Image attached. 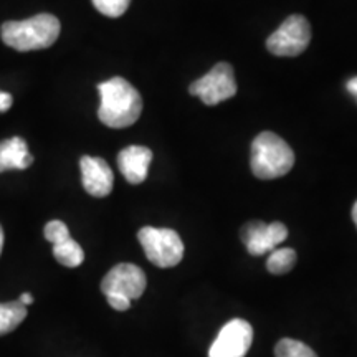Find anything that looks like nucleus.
I'll use <instances>...</instances> for the list:
<instances>
[{
  "instance_id": "f257e3e1",
  "label": "nucleus",
  "mask_w": 357,
  "mask_h": 357,
  "mask_svg": "<svg viewBox=\"0 0 357 357\" xmlns=\"http://www.w3.org/2000/svg\"><path fill=\"white\" fill-rule=\"evenodd\" d=\"M101 105L98 118L105 126L123 129L132 126L142 113V98L128 79L114 77L98 84Z\"/></svg>"
},
{
  "instance_id": "f03ea898",
  "label": "nucleus",
  "mask_w": 357,
  "mask_h": 357,
  "mask_svg": "<svg viewBox=\"0 0 357 357\" xmlns=\"http://www.w3.org/2000/svg\"><path fill=\"white\" fill-rule=\"evenodd\" d=\"M61 25L52 13H38L26 20L6 22L0 29L7 47L17 52L45 50L58 40Z\"/></svg>"
},
{
  "instance_id": "7ed1b4c3",
  "label": "nucleus",
  "mask_w": 357,
  "mask_h": 357,
  "mask_svg": "<svg viewBox=\"0 0 357 357\" xmlns=\"http://www.w3.org/2000/svg\"><path fill=\"white\" fill-rule=\"evenodd\" d=\"M293 166V149L278 134L265 131L253 139L252 158H250L253 176L261 181H271V178H278L288 174Z\"/></svg>"
},
{
  "instance_id": "20e7f679",
  "label": "nucleus",
  "mask_w": 357,
  "mask_h": 357,
  "mask_svg": "<svg viewBox=\"0 0 357 357\" xmlns=\"http://www.w3.org/2000/svg\"><path fill=\"white\" fill-rule=\"evenodd\" d=\"M147 260L159 268H172L181 263L184 257V243L177 231L171 229L144 227L137 234Z\"/></svg>"
},
{
  "instance_id": "39448f33",
  "label": "nucleus",
  "mask_w": 357,
  "mask_h": 357,
  "mask_svg": "<svg viewBox=\"0 0 357 357\" xmlns=\"http://www.w3.org/2000/svg\"><path fill=\"white\" fill-rule=\"evenodd\" d=\"M311 42V25L303 15H289L266 40L268 52L276 56H298Z\"/></svg>"
},
{
  "instance_id": "423d86ee",
  "label": "nucleus",
  "mask_w": 357,
  "mask_h": 357,
  "mask_svg": "<svg viewBox=\"0 0 357 357\" xmlns=\"http://www.w3.org/2000/svg\"><path fill=\"white\" fill-rule=\"evenodd\" d=\"M189 93L200 98L207 106H215L230 100L236 95L234 68L225 61H220L207 75L195 79L189 86Z\"/></svg>"
},
{
  "instance_id": "0eeeda50",
  "label": "nucleus",
  "mask_w": 357,
  "mask_h": 357,
  "mask_svg": "<svg viewBox=\"0 0 357 357\" xmlns=\"http://www.w3.org/2000/svg\"><path fill=\"white\" fill-rule=\"evenodd\" d=\"M147 287L144 271L132 263H119L106 273L101 281V291L106 294H121L129 301L142 296Z\"/></svg>"
},
{
  "instance_id": "6e6552de",
  "label": "nucleus",
  "mask_w": 357,
  "mask_h": 357,
  "mask_svg": "<svg viewBox=\"0 0 357 357\" xmlns=\"http://www.w3.org/2000/svg\"><path fill=\"white\" fill-rule=\"evenodd\" d=\"M253 341V329L245 319H231L218 333L208 357H245Z\"/></svg>"
},
{
  "instance_id": "1a4fd4ad",
  "label": "nucleus",
  "mask_w": 357,
  "mask_h": 357,
  "mask_svg": "<svg viewBox=\"0 0 357 357\" xmlns=\"http://www.w3.org/2000/svg\"><path fill=\"white\" fill-rule=\"evenodd\" d=\"M240 236H242V242L250 255L261 257L268 252L271 253L287 240L288 229L281 222L263 223L260 220H253L243 225Z\"/></svg>"
},
{
  "instance_id": "9d476101",
  "label": "nucleus",
  "mask_w": 357,
  "mask_h": 357,
  "mask_svg": "<svg viewBox=\"0 0 357 357\" xmlns=\"http://www.w3.org/2000/svg\"><path fill=\"white\" fill-rule=\"evenodd\" d=\"M79 169H82L83 187L89 195L101 199L111 194L114 176L105 159L83 155L82 160H79Z\"/></svg>"
},
{
  "instance_id": "9b49d317",
  "label": "nucleus",
  "mask_w": 357,
  "mask_h": 357,
  "mask_svg": "<svg viewBox=\"0 0 357 357\" xmlns=\"http://www.w3.org/2000/svg\"><path fill=\"white\" fill-rule=\"evenodd\" d=\"M153 151L146 146H128L118 154V167L129 184H142L149 172Z\"/></svg>"
},
{
  "instance_id": "f8f14e48",
  "label": "nucleus",
  "mask_w": 357,
  "mask_h": 357,
  "mask_svg": "<svg viewBox=\"0 0 357 357\" xmlns=\"http://www.w3.org/2000/svg\"><path fill=\"white\" fill-rule=\"evenodd\" d=\"M33 155L29 153V146L22 137H10L0 142V172L13 171V169L30 167Z\"/></svg>"
},
{
  "instance_id": "ddd939ff",
  "label": "nucleus",
  "mask_w": 357,
  "mask_h": 357,
  "mask_svg": "<svg viewBox=\"0 0 357 357\" xmlns=\"http://www.w3.org/2000/svg\"><path fill=\"white\" fill-rule=\"evenodd\" d=\"M26 306L19 301L0 303V336L12 333L26 318Z\"/></svg>"
},
{
  "instance_id": "4468645a",
  "label": "nucleus",
  "mask_w": 357,
  "mask_h": 357,
  "mask_svg": "<svg viewBox=\"0 0 357 357\" xmlns=\"http://www.w3.org/2000/svg\"><path fill=\"white\" fill-rule=\"evenodd\" d=\"M53 257L56 258L58 263H61L63 266L68 268H77L84 260V252L79 247L78 242H75L73 238L65 240V242L53 245Z\"/></svg>"
},
{
  "instance_id": "2eb2a0df",
  "label": "nucleus",
  "mask_w": 357,
  "mask_h": 357,
  "mask_svg": "<svg viewBox=\"0 0 357 357\" xmlns=\"http://www.w3.org/2000/svg\"><path fill=\"white\" fill-rule=\"evenodd\" d=\"M296 265V252L293 248H276L266 260V270L271 275H287Z\"/></svg>"
},
{
  "instance_id": "dca6fc26",
  "label": "nucleus",
  "mask_w": 357,
  "mask_h": 357,
  "mask_svg": "<svg viewBox=\"0 0 357 357\" xmlns=\"http://www.w3.org/2000/svg\"><path fill=\"white\" fill-rule=\"evenodd\" d=\"M275 357H318L316 352L296 339H281L275 347Z\"/></svg>"
},
{
  "instance_id": "f3484780",
  "label": "nucleus",
  "mask_w": 357,
  "mask_h": 357,
  "mask_svg": "<svg viewBox=\"0 0 357 357\" xmlns=\"http://www.w3.org/2000/svg\"><path fill=\"white\" fill-rule=\"evenodd\" d=\"M91 2L96 10L101 12L102 15L111 17V19H118L123 13H126L131 0H91Z\"/></svg>"
},
{
  "instance_id": "a211bd4d",
  "label": "nucleus",
  "mask_w": 357,
  "mask_h": 357,
  "mask_svg": "<svg viewBox=\"0 0 357 357\" xmlns=\"http://www.w3.org/2000/svg\"><path fill=\"white\" fill-rule=\"evenodd\" d=\"M43 234H45V238H47L48 242L53 243V245L61 243V242H65V240L70 238L68 227H66L61 220L48 222L47 225H45Z\"/></svg>"
},
{
  "instance_id": "6ab92c4d",
  "label": "nucleus",
  "mask_w": 357,
  "mask_h": 357,
  "mask_svg": "<svg viewBox=\"0 0 357 357\" xmlns=\"http://www.w3.org/2000/svg\"><path fill=\"white\" fill-rule=\"evenodd\" d=\"M106 300H108L109 306L116 311H128L131 307V301L121 296V294H106Z\"/></svg>"
},
{
  "instance_id": "aec40b11",
  "label": "nucleus",
  "mask_w": 357,
  "mask_h": 357,
  "mask_svg": "<svg viewBox=\"0 0 357 357\" xmlns=\"http://www.w3.org/2000/svg\"><path fill=\"white\" fill-rule=\"evenodd\" d=\"M12 102H13L12 95L0 91V113H6V111L12 108Z\"/></svg>"
},
{
  "instance_id": "412c9836",
  "label": "nucleus",
  "mask_w": 357,
  "mask_h": 357,
  "mask_svg": "<svg viewBox=\"0 0 357 357\" xmlns=\"http://www.w3.org/2000/svg\"><path fill=\"white\" fill-rule=\"evenodd\" d=\"M346 88H347V91L351 93L352 96L356 98V101H357V77H354V78H351L349 82H347V84H346Z\"/></svg>"
},
{
  "instance_id": "4be33fe9",
  "label": "nucleus",
  "mask_w": 357,
  "mask_h": 357,
  "mask_svg": "<svg viewBox=\"0 0 357 357\" xmlns=\"http://www.w3.org/2000/svg\"><path fill=\"white\" fill-rule=\"evenodd\" d=\"M20 303V305H24V306H29V305H32L33 303V296L30 293H22L20 294V298L19 300H17Z\"/></svg>"
},
{
  "instance_id": "5701e85b",
  "label": "nucleus",
  "mask_w": 357,
  "mask_h": 357,
  "mask_svg": "<svg viewBox=\"0 0 357 357\" xmlns=\"http://www.w3.org/2000/svg\"><path fill=\"white\" fill-rule=\"evenodd\" d=\"M352 220H354L356 227H357V202L354 204V207H352Z\"/></svg>"
},
{
  "instance_id": "b1692460",
  "label": "nucleus",
  "mask_w": 357,
  "mask_h": 357,
  "mask_svg": "<svg viewBox=\"0 0 357 357\" xmlns=\"http://www.w3.org/2000/svg\"><path fill=\"white\" fill-rule=\"evenodd\" d=\"M2 248H3V230L0 227V255H2Z\"/></svg>"
}]
</instances>
